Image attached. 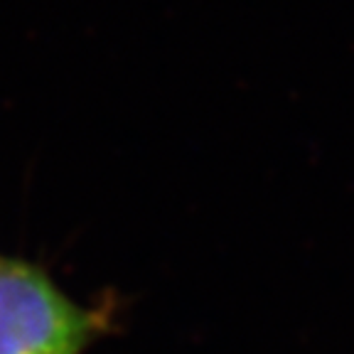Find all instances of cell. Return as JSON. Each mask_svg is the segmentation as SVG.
<instances>
[{
    "instance_id": "1",
    "label": "cell",
    "mask_w": 354,
    "mask_h": 354,
    "mask_svg": "<svg viewBox=\"0 0 354 354\" xmlns=\"http://www.w3.org/2000/svg\"><path fill=\"white\" fill-rule=\"evenodd\" d=\"M113 315L111 303H79L35 261L0 256V354H86Z\"/></svg>"
}]
</instances>
